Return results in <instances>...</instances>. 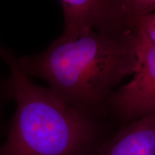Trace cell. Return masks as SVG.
<instances>
[{"instance_id": "obj_1", "label": "cell", "mask_w": 155, "mask_h": 155, "mask_svg": "<svg viewBox=\"0 0 155 155\" xmlns=\"http://www.w3.org/2000/svg\"><path fill=\"white\" fill-rule=\"evenodd\" d=\"M17 60L29 77L44 80L62 101L96 116L114 88L134 73L137 40L130 31L91 30L75 40L58 38L43 51Z\"/></svg>"}, {"instance_id": "obj_2", "label": "cell", "mask_w": 155, "mask_h": 155, "mask_svg": "<svg viewBox=\"0 0 155 155\" xmlns=\"http://www.w3.org/2000/svg\"><path fill=\"white\" fill-rule=\"evenodd\" d=\"M10 70L7 94L16 102L0 155H95L104 139L96 116L73 108L49 88L39 86L19 66L17 56L0 44Z\"/></svg>"}, {"instance_id": "obj_3", "label": "cell", "mask_w": 155, "mask_h": 155, "mask_svg": "<svg viewBox=\"0 0 155 155\" xmlns=\"http://www.w3.org/2000/svg\"><path fill=\"white\" fill-rule=\"evenodd\" d=\"M137 45V65L129 83L114 91L106 103L124 124L155 114V50Z\"/></svg>"}, {"instance_id": "obj_4", "label": "cell", "mask_w": 155, "mask_h": 155, "mask_svg": "<svg viewBox=\"0 0 155 155\" xmlns=\"http://www.w3.org/2000/svg\"><path fill=\"white\" fill-rule=\"evenodd\" d=\"M64 14L62 40H75L91 30L127 31L121 18L120 0H60Z\"/></svg>"}, {"instance_id": "obj_5", "label": "cell", "mask_w": 155, "mask_h": 155, "mask_svg": "<svg viewBox=\"0 0 155 155\" xmlns=\"http://www.w3.org/2000/svg\"><path fill=\"white\" fill-rule=\"evenodd\" d=\"M95 155H155V114L124 124L102 141Z\"/></svg>"}, {"instance_id": "obj_6", "label": "cell", "mask_w": 155, "mask_h": 155, "mask_svg": "<svg viewBox=\"0 0 155 155\" xmlns=\"http://www.w3.org/2000/svg\"><path fill=\"white\" fill-rule=\"evenodd\" d=\"M121 18L127 31H132L140 19L155 11V0H120Z\"/></svg>"}, {"instance_id": "obj_7", "label": "cell", "mask_w": 155, "mask_h": 155, "mask_svg": "<svg viewBox=\"0 0 155 155\" xmlns=\"http://www.w3.org/2000/svg\"><path fill=\"white\" fill-rule=\"evenodd\" d=\"M132 33L139 44L155 50V11L143 17Z\"/></svg>"}, {"instance_id": "obj_8", "label": "cell", "mask_w": 155, "mask_h": 155, "mask_svg": "<svg viewBox=\"0 0 155 155\" xmlns=\"http://www.w3.org/2000/svg\"><path fill=\"white\" fill-rule=\"evenodd\" d=\"M1 90H2V89H1V88H0V108H1V104H2V93H4L3 91H5L6 90V88H5V91H1Z\"/></svg>"}]
</instances>
